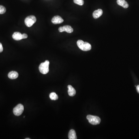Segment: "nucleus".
I'll use <instances>...</instances> for the list:
<instances>
[{
  "label": "nucleus",
  "mask_w": 139,
  "mask_h": 139,
  "mask_svg": "<svg viewBox=\"0 0 139 139\" xmlns=\"http://www.w3.org/2000/svg\"><path fill=\"white\" fill-rule=\"evenodd\" d=\"M117 4L124 8H127L129 7V5L126 1L125 0H117Z\"/></svg>",
  "instance_id": "11"
},
{
  "label": "nucleus",
  "mask_w": 139,
  "mask_h": 139,
  "mask_svg": "<svg viewBox=\"0 0 139 139\" xmlns=\"http://www.w3.org/2000/svg\"><path fill=\"white\" fill-rule=\"evenodd\" d=\"M87 118L88 120L89 123L92 125L99 124L101 121V119L97 116L88 115L87 116Z\"/></svg>",
  "instance_id": "3"
},
{
  "label": "nucleus",
  "mask_w": 139,
  "mask_h": 139,
  "mask_svg": "<svg viewBox=\"0 0 139 139\" xmlns=\"http://www.w3.org/2000/svg\"><path fill=\"white\" fill-rule=\"evenodd\" d=\"M3 50V45L0 42V53L2 52Z\"/></svg>",
  "instance_id": "18"
},
{
  "label": "nucleus",
  "mask_w": 139,
  "mask_h": 139,
  "mask_svg": "<svg viewBox=\"0 0 139 139\" xmlns=\"http://www.w3.org/2000/svg\"><path fill=\"white\" fill-rule=\"evenodd\" d=\"M136 90L137 91V92L139 93V85H137L136 87Z\"/></svg>",
  "instance_id": "19"
},
{
  "label": "nucleus",
  "mask_w": 139,
  "mask_h": 139,
  "mask_svg": "<svg viewBox=\"0 0 139 139\" xmlns=\"http://www.w3.org/2000/svg\"><path fill=\"white\" fill-rule=\"evenodd\" d=\"M68 138L69 139H77L76 133L74 130H71L68 133Z\"/></svg>",
  "instance_id": "13"
},
{
  "label": "nucleus",
  "mask_w": 139,
  "mask_h": 139,
  "mask_svg": "<svg viewBox=\"0 0 139 139\" xmlns=\"http://www.w3.org/2000/svg\"><path fill=\"white\" fill-rule=\"evenodd\" d=\"M12 37L13 39L16 41H19L23 39L22 34L19 32H16L14 33Z\"/></svg>",
  "instance_id": "8"
},
{
  "label": "nucleus",
  "mask_w": 139,
  "mask_h": 139,
  "mask_svg": "<svg viewBox=\"0 0 139 139\" xmlns=\"http://www.w3.org/2000/svg\"><path fill=\"white\" fill-rule=\"evenodd\" d=\"M19 76L18 73L16 71H11L8 75V77L11 79H15L17 78Z\"/></svg>",
  "instance_id": "12"
},
{
  "label": "nucleus",
  "mask_w": 139,
  "mask_h": 139,
  "mask_svg": "<svg viewBox=\"0 0 139 139\" xmlns=\"http://www.w3.org/2000/svg\"><path fill=\"white\" fill-rule=\"evenodd\" d=\"M52 22L53 23L55 24H59L63 22V19L59 16H56L52 18Z\"/></svg>",
  "instance_id": "7"
},
{
  "label": "nucleus",
  "mask_w": 139,
  "mask_h": 139,
  "mask_svg": "<svg viewBox=\"0 0 139 139\" xmlns=\"http://www.w3.org/2000/svg\"><path fill=\"white\" fill-rule=\"evenodd\" d=\"M36 21V17L34 16H29L26 17L24 20V23L26 26L30 27L35 23Z\"/></svg>",
  "instance_id": "4"
},
{
  "label": "nucleus",
  "mask_w": 139,
  "mask_h": 139,
  "mask_svg": "<svg viewBox=\"0 0 139 139\" xmlns=\"http://www.w3.org/2000/svg\"><path fill=\"white\" fill-rule=\"evenodd\" d=\"M103 14V11L101 9H98L94 11L93 13V16L94 19H97L101 16Z\"/></svg>",
  "instance_id": "9"
},
{
  "label": "nucleus",
  "mask_w": 139,
  "mask_h": 139,
  "mask_svg": "<svg viewBox=\"0 0 139 139\" xmlns=\"http://www.w3.org/2000/svg\"><path fill=\"white\" fill-rule=\"evenodd\" d=\"M30 139V138H25V139Z\"/></svg>",
  "instance_id": "20"
},
{
  "label": "nucleus",
  "mask_w": 139,
  "mask_h": 139,
  "mask_svg": "<svg viewBox=\"0 0 139 139\" xmlns=\"http://www.w3.org/2000/svg\"><path fill=\"white\" fill-rule=\"evenodd\" d=\"M24 110V106L21 104H19L14 108V114L16 116H20L23 112Z\"/></svg>",
  "instance_id": "5"
},
{
  "label": "nucleus",
  "mask_w": 139,
  "mask_h": 139,
  "mask_svg": "<svg viewBox=\"0 0 139 139\" xmlns=\"http://www.w3.org/2000/svg\"><path fill=\"white\" fill-rule=\"evenodd\" d=\"M27 37H28V36H27V35L26 34L24 33L22 34V38H23V39L27 38Z\"/></svg>",
  "instance_id": "17"
},
{
  "label": "nucleus",
  "mask_w": 139,
  "mask_h": 139,
  "mask_svg": "<svg viewBox=\"0 0 139 139\" xmlns=\"http://www.w3.org/2000/svg\"><path fill=\"white\" fill-rule=\"evenodd\" d=\"M6 11V8L3 6L0 5V14H3Z\"/></svg>",
  "instance_id": "16"
},
{
  "label": "nucleus",
  "mask_w": 139,
  "mask_h": 139,
  "mask_svg": "<svg viewBox=\"0 0 139 139\" xmlns=\"http://www.w3.org/2000/svg\"><path fill=\"white\" fill-rule=\"evenodd\" d=\"M75 3L80 6H82L84 4V0H74Z\"/></svg>",
  "instance_id": "15"
},
{
  "label": "nucleus",
  "mask_w": 139,
  "mask_h": 139,
  "mask_svg": "<svg viewBox=\"0 0 139 139\" xmlns=\"http://www.w3.org/2000/svg\"><path fill=\"white\" fill-rule=\"evenodd\" d=\"M49 97H50V99L51 100H54V101L57 100L58 98V95H57L55 92H52V93H51L49 94Z\"/></svg>",
  "instance_id": "14"
},
{
  "label": "nucleus",
  "mask_w": 139,
  "mask_h": 139,
  "mask_svg": "<svg viewBox=\"0 0 139 139\" xmlns=\"http://www.w3.org/2000/svg\"><path fill=\"white\" fill-rule=\"evenodd\" d=\"M49 62L48 60H46L45 62L42 63L39 65V71L43 74H47L49 71Z\"/></svg>",
  "instance_id": "2"
},
{
  "label": "nucleus",
  "mask_w": 139,
  "mask_h": 139,
  "mask_svg": "<svg viewBox=\"0 0 139 139\" xmlns=\"http://www.w3.org/2000/svg\"><path fill=\"white\" fill-rule=\"evenodd\" d=\"M68 94L70 96H74L76 94V91L74 87L71 85L68 86Z\"/></svg>",
  "instance_id": "10"
},
{
  "label": "nucleus",
  "mask_w": 139,
  "mask_h": 139,
  "mask_svg": "<svg viewBox=\"0 0 139 139\" xmlns=\"http://www.w3.org/2000/svg\"><path fill=\"white\" fill-rule=\"evenodd\" d=\"M77 45L78 48L83 51H88L91 49V45L90 43L82 40H78L77 42Z\"/></svg>",
  "instance_id": "1"
},
{
  "label": "nucleus",
  "mask_w": 139,
  "mask_h": 139,
  "mask_svg": "<svg viewBox=\"0 0 139 139\" xmlns=\"http://www.w3.org/2000/svg\"><path fill=\"white\" fill-rule=\"evenodd\" d=\"M58 30L59 32H63L66 31L68 33H72L74 31V29L71 26L69 25H66L63 27H60L58 28Z\"/></svg>",
  "instance_id": "6"
}]
</instances>
